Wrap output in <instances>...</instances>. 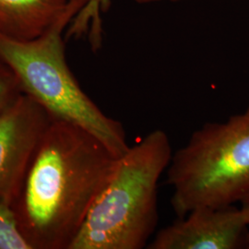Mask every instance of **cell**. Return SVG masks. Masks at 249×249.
Returning a JSON list of instances; mask_svg holds the SVG:
<instances>
[{
  "label": "cell",
  "instance_id": "obj_1",
  "mask_svg": "<svg viewBox=\"0 0 249 249\" xmlns=\"http://www.w3.org/2000/svg\"><path fill=\"white\" fill-rule=\"evenodd\" d=\"M119 157L80 125L53 119L12 203L33 249H69Z\"/></svg>",
  "mask_w": 249,
  "mask_h": 249
},
{
  "label": "cell",
  "instance_id": "obj_2",
  "mask_svg": "<svg viewBox=\"0 0 249 249\" xmlns=\"http://www.w3.org/2000/svg\"><path fill=\"white\" fill-rule=\"evenodd\" d=\"M172 154L169 138L161 129L129 147L69 249L147 248L159 220V180Z\"/></svg>",
  "mask_w": 249,
  "mask_h": 249
},
{
  "label": "cell",
  "instance_id": "obj_3",
  "mask_svg": "<svg viewBox=\"0 0 249 249\" xmlns=\"http://www.w3.org/2000/svg\"><path fill=\"white\" fill-rule=\"evenodd\" d=\"M87 2L71 0L53 25L34 40L0 35V61L14 72L22 93L44 107L53 119L83 127L120 158L130 147L123 124L105 115L83 91L66 58L63 34Z\"/></svg>",
  "mask_w": 249,
  "mask_h": 249
},
{
  "label": "cell",
  "instance_id": "obj_4",
  "mask_svg": "<svg viewBox=\"0 0 249 249\" xmlns=\"http://www.w3.org/2000/svg\"><path fill=\"white\" fill-rule=\"evenodd\" d=\"M166 172L178 217L199 207L240 203L249 194V105L195 130L172 154Z\"/></svg>",
  "mask_w": 249,
  "mask_h": 249
},
{
  "label": "cell",
  "instance_id": "obj_5",
  "mask_svg": "<svg viewBox=\"0 0 249 249\" xmlns=\"http://www.w3.org/2000/svg\"><path fill=\"white\" fill-rule=\"evenodd\" d=\"M52 120L44 107L24 93L0 115V203L12 206Z\"/></svg>",
  "mask_w": 249,
  "mask_h": 249
},
{
  "label": "cell",
  "instance_id": "obj_6",
  "mask_svg": "<svg viewBox=\"0 0 249 249\" xmlns=\"http://www.w3.org/2000/svg\"><path fill=\"white\" fill-rule=\"evenodd\" d=\"M249 233V224L240 207H199L160 229L147 249L248 248Z\"/></svg>",
  "mask_w": 249,
  "mask_h": 249
},
{
  "label": "cell",
  "instance_id": "obj_7",
  "mask_svg": "<svg viewBox=\"0 0 249 249\" xmlns=\"http://www.w3.org/2000/svg\"><path fill=\"white\" fill-rule=\"evenodd\" d=\"M71 0H0V35L30 41L44 35Z\"/></svg>",
  "mask_w": 249,
  "mask_h": 249
},
{
  "label": "cell",
  "instance_id": "obj_8",
  "mask_svg": "<svg viewBox=\"0 0 249 249\" xmlns=\"http://www.w3.org/2000/svg\"><path fill=\"white\" fill-rule=\"evenodd\" d=\"M112 0H88L67 29V38L87 36L92 51L96 52L103 43L102 14L111 8Z\"/></svg>",
  "mask_w": 249,
  "mask_h": 249
},
{
  "label": "cell",
  "instance_id": "obj_9",
  "mask_svg": "<svg viewBox=\"0 0 249 249\" xmlns=\"http://www.w3.org/2000/svg\"><path fill=\"white\" fill-rule=\"evenodd\" d=\"M0 249H33L20 231L11 205L0 203Z\"/></svg>",
  "mask_w": 249,
  "mask_h": 249
},
{
  "label": "cell",
  "instance_id": "obj_10",
  "mask_svg": "<svg viewBox=\"0 0 249 249\" xmlns=\"http://www.w3.org/2000/svg\"><path fill=\"white\" fill-rule=\"evenodd\" d=\"M21 94L18 78L6 64L0 61V115L12 107Z\"/></svg>",
  "mask_w": 249,
  "mask_h": 249
},
{
  "label": "cell",
  "instance_id": "obj_11",
  "mask_svg": "<svg viewBox=\"0 0 249 249\" xmlns=\"http://www.w3.org/2000/svg\"><path fill=\"white\" fill-rule=\"evenodd\" d=\"M240 208L243 212V213L246 217V220L249 224V194L247 196H245L240 201ZM248 249H249V246Z\"/></svg>",
  "mask_w": 249,
  "mask_h": 249
},
{
  "label": "cell",
  "instance_id": "obj_12",
  "mask_svg": "<svg viewBox=\"0 0 249 249\" xmlns=\"http://www.w3.org/2000/svg\"><path fill=\"white\" fill-rule=\"evenodd\" d=\"M135 3L140 5H150V4H155V3H160V2H175V1H181V0H132Z\"/></svg>",
  "mask_w": 249,
  "mask_h": 249
}]
</instances>
